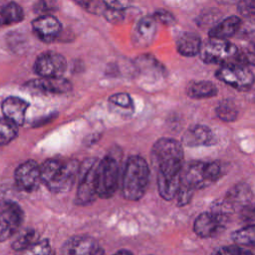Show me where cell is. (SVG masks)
<instances>
[{"label":"cell","mask_w":255,"mask_h":255,"mask_svg":"<svg viewBox=\"0 0 255 255\" xmlns=\"http://www.w3.org/2000/svg\"><path fill=\"white\" fill-rule=\"evenodd\" d=\"M110 103L114 104L115 106L121 107L123 109H131L133 104L130 96L126 93H118L114 94L109 98Z\"/></svg>","instance_id":"30"},{"label":"cell","mask_w":255,"mask_h":255,"mask_svg":"<svg viewBox=\"0 0 255 255\" xmlns=\"http://www.w3.org/2000/svg\"><path fill=\"white\" fill-rule=\"evenodd\" d=\"M240 215L243 221L248 224L255 225V204H248L240 210Z\"/></svg>","instance_id":"35"},{"label":"cell","mask_w":255,"mask_h":255,"mask_svg":"<svg viewBox=\"0 0 255 255\" xmlns=\"http://www.w3.org/2000/svg\"><path fill=\"white\" fill-rule=\"evenodd\" d=\"M80 164L77 160L62 161L47 159L40 165L41 182L53 193L68 191L79 174Z\"/></svg>","instance_id":"2"},{"label":"cell","mask_w":255,"mask_h":255,"mask_svg":"<svg viewBox=\"0 0 255 255\" xmlns=\"http://www.w3.org/2000/svg\"><path fill=\"white\" fill-rule=\"evenodd\" d=\"M114 255H132V253L129 252L128 250H120L117 253H115Z\"/></svg>","instance_id":"38"},{"label":"cell","mask_w":255,"mask_h":255,"mask_svg":"<svg viewBox=\"0 0 255 255\" xmlns=\"http://www.w3.org/2000/svg\"><path fill=\"white\" fill-rule=\"evenodd\" d=\"M79 5H81L83 8L88 10L91 13L94 14H103L106 6L104 2L99 1H79L77 2Z\"/></svg>","instance_id":"34"},{"label":"cell","mask_w":255,"mask_h":255,"mask_svg":"<svg viewBox=\"0 0 255 255\" xmlns=\"http://www.w3.org/2000/svg\"><path fill=\"white\" fill-rule=\"evenodd\" d=\"M216 255H253L250 251L238 245H230L220 248Z\"/></svg>","instance_id":"33"},{"label":"cell","mask_w":255,"mask_h":255,"mask_svg":"<svg viewBox=\"0 0 255 255\" xmlns=\"http://www.w3.org/2000/svg\"><path fill=\"white\" fill-rule=\"evenodd\" d=\"M150 158L156 169L157 177L173 178L180 176L183 149L177 140L168 137L159 138L151 148Z\"/></svg>","instance_id":"1"},{"label":"cell","mask_w":255,"mask_h":255,"mask_svg":"<svg viewBox=\"0 0 255 255\" xmlns=\"http://www.w3.org/2000/svg\"><path fill=\"white\" fill-rule=\"evenodd\" d=\"M39 241V235L33 228H26L18 233L17 237L13 240L11 247L15 251H23Z\"/></svg>","instance_id":"24"},{"label":"cell","mask_w":255,"mask_h":255,"mask_svg":"<svg viewBox=\"0 0 255 255\" xmlns=\"http://www.w3.org/2000/svg\"><path fill=\"white\" fill-rule=\"evenodd\" d=\"M221 174V167L216 161L190 162L180 174V186L192 191L214 183Z\"/></svg>","instance_id":"4"},{"label":"cell","mask_w":255,"mask_h":255,"mask_svg":"<svg viewBox=\"0 0 255 255\" xmlns=\"http://www.w3.org/2000/svg\"><path fill=\"white\" fill-rule=\"evenodd\" d=\"M104 17L111 23L117 24V23H121L124 20V13L123 11H116L113 9H109V8H105L104 12H103Z\"/></svg>","instance_id":"36"},{"label":"cell","mask_w":255,"mask_h":255,"mask_svg":"<svg viewBox=\"0 0 255 255\" xmlns=\"http://www.w3.org/2000/svg\"><path fill=\"white\" fill-rule=\"evenodd\" d=\"M156 22L152 16L141 17L132 33V41L136 47L142 48L149 46L155 37Z\"/></svg>","instance_id":"15"},{"label":"cell","mask_w":255,"mask_h":255,"mask_svg":"<svg viewBox=\"0 0 255 255\" xmlns=\"http://www.w3.org/2000/svg\"><path fill=\"white\" fill-rule=\"evenodd\" d=\"M251 46H252V47H253V48H254V49H255V42H253V43H252V44H251Z\"/></svg>","instance_id":"39"},{"label":"cell","mask_w":255,"mask_h":255,"mask_svg":"<svg viewBox=\"0 0 255 255\" xmlns=\"http://www.w3.org/2000/svg\"><path fill=\"white\" fill-rule=\"evenodd\" d=\"M18 127L4 118H0V145H5L16 138Z\"/></svg>","instance_id":"27"},{"label":"cell","mask_w":255,"mask_h":255,"mask_svg":"<svg viewBox=\"0 0 255 255\" xmlns=\"http://www.w3.org/2000/svg\"><path fill=\"white\" fill-rule=\"evenodd\" d=\"M201 46V38L193 32H184L176 40L177 51L185 57H192L199 54Z\"/></svg>","instance_id":"21"},{"label":"cell","mask_w":255,"mask_h":255,"mask_svg":"<svg viewBox=\"0 0 255 255\" xmlns=\"http://www.w3.org/2000/svg\"><path fill=\"white\" fill-rule=\"evenodd\" d=\"M217 92V87L210 81H195L186 87V95L196 100L215 97Z\"/></svg>","instance_id":"22"},{"label":"cell","mask_w":255,"mask_h":255,"mask_svg":"<svg viewBox=\"0 0 255 255\" xmlns=\"http://www.w3.org/2000/svg\"><path fill=\"white\" fill-rule=\"evenodd\" d=\"M241 19L238 16H229L213 26L208 35L211 39L226 40L235 35L241 27Z\"/></svg>","instance_id":"20"},{"label":"cell","mask_w":255,"mask_h":255,"mask_svg":"<svg viewBox=\"0 0 255 255\" xmlns=\"http://www.w3.org/2000/svg\"><path fill=\"white\" fill-rule=\"evenodd\" d=\"M231 238L235 245L255 247V225L248 224L247 226L235 230L232 232Z\"/></svg>","instance_id":"25"},{"label":"cell","mask_w":255,"mask_h":255,"mask_svg":"<svg viewBox=\"0 0 255 255\" xmlns=\"http://www.w3.org/2000/svg\"><path fill=\"white\" fill-rule=\"evenodd\" d=\"M63 255H105L97 240L88 235H76L69 238L62 247Z\"/></svg>","instance_id":"12"},{"label":"cell","mask_w":255,"mask_h":255,"mask_svg":"<svg viewBox=\"0 0 255 255\" xmlns=\"http://www.w3.org/2000/svg\"><path fill=\"white\" fill-rule=\"evenodd\" d=\"M236 64L245 67L255 66V49L250 45L242 50H239Z\"/></svg>","instance_id":"29"},{"label":"cell","mask_w":255,"mask_h":255,"mask_svg":"<svg viewBox=\"0 0 255 255\" xmlns=\"http://www.w3.org/2000/svg\"><path fill=\"white\" fill-rule=\"evenodd\" d=\"M120 175L119 159L107 154L99 161L97 169V194L101 198L112 197L118 188Z\"/></svg>","instance_id":"5"},{"label":"cell","mask_w":255,"mask_h":255,"mask_svg":"<svg viewBox=\"0 0 255 255\" xmlns=\"http://www.w3.org/2000/svg\"><path fill=\"white\" fill-rule=\"evenodd\" d=\"M214 135L211 129L202 125H194L188 128L182 135V143L189 147H197L212 144Z\"/></svg>","instance_id":"16"},{"label":"cell","mask_w":255,"mask_h":255,"mask_svg":"<svg viewBox=\"0 0 255 255\" xmlns=\"http://www.w3.org/2000/svg\"><path fill=\"white\" fill-rule=\"evenodd\" d=\"M149 180V168L145 159L131 155L127 159L123 173L122 192L127 200H139L145 193Z\"/></svg>","instance_id":"3"},{"label":"cell","mask_w":255,"mask_h":255,"mask_svg":"<svg viewBox=\"0 0 255 255\" xmlns=\"http://www.w3.org/2000/svg\"><path fill=\"white\" fill-rule=\"evenodd\" d=\"M32 29L36 36L46 42H53L61 33V22L52 15H42L32 21Z\"/></svg>","instance_id":"13"},{"label":"cell","mask_w":255,"mask_h":255,"mask_svg":"<svg viewBox=\"0 0 255 255\" xmlns=\"http://www.w3.org/2000/svg\"><path fill=\"white\" fill-rule=\"evenodd\" d=\"M28 107L29 104L18 97H8L1 104L4 119L16 127H21L24 124Z\"/></svg>","instance_id":"14"},{"label":"cell","mask_w":255,"mask_h":255,"mask_svg":"<svg viewBox=\"0 0 255 255\" xmlns=\"http://www.w3.org/2000/svg\"><path fill=\"white\" fill-rule=\"evenodd\" d=\"M104 4L109 9H113L116 11H124L128 8L129 3L126 1H104Z\"/></svg>","instance_id":"37"},{"label":"cell","mask_w":255,"mask_h":255,"mask_svg":"<svg viewBox=\"0 0 255 255\" xmlns=\"http://www.w3.org/2000/svg\"><path fill=\"white\" fill-rule=\"evenodd\" d=\"M66 69V58L62 54L54 51L42 53L38 56L34 64V71L40 78L62 77Z\"/></svg>","instance_id":"10"},{"label":"cell","mask_w":255,"mask_h":255,"mask_svg":"<svg viewBox=\"0 0 255 255\" xmlns=\"http://www.w3.org/2000/svg\"><path fill=\"white\" fill-rule=\"evenodd\" d=\"M27 86L32 89L50 94H65L72 90L71 82L63 77L40 78L34 81H30L27 83Z\"/></svg>","instance_id":"18"},{"label":"cell","mask_w":255,"mask_h":255,"mask_svg":"<svg viewBox=\"0 0 255 255\" xmlns=\"http://www.w3.org/2000/svg\"><path fill=\"white\" fill-rule=\"evenodd\" d=\"M215 76L221 82L238 91L249 90L255 82V76L249 67L238 64L221 66L216 71Z\"/></svg>","instance_id":"9"},{"label":"cell","mask_w":255,"mask_h":255,"mask_svg":"<svg viewBox=\"0 0 255 255\" xmlns=\"http://www.w3.org/2000/svg\"><path fill=\"white\" fill-rule=\"evenodd\" d=\"M98 164L99 160L97 158H88L80 165V181L75 197L77 205H89L97 198Z\"/></svg>","instance_id":"6"},{"label":"cell","mask_w":255,"mask_h":255,"mask_svg":"<svg viewBox=\"0 0 255 255\" xmlns=\"http://www.w3.org/2000/svg\"><path fill=\"white\" fill-rule=\"evenodd\" d=\"M152 18L155 20V22H159L164 25H173L175 22L173 14L164 9H157L153 13Z\"/></svg>","instance_id":"32"},{"label":"cell","mask_w":255,"mask_h":255,"mask_svg":"<svg viewBox=\"0 0 255 255\" xmlns=\"http://www.w3.org/2000/svg\"><path fill=\"white\" fill-rule=\"evenodd\" d=\"M15 182L17 186L26 192H33L38 189L41 182L40 165L33 159L21 163L15 170Z\"/></svg>","instance_id":"11"},{"label":"cell","mask_w":255,"mask_h":255,"mask_svg":"<svg viewBox=\"0 0 255 255\" xmlns=\"http://www.w3.org/2000/svg\"><path fill=\"white\" fill-rule=\"evenodd\" d=\"M238 13L246 18L252 17L255 15V1L251 0H242L237 4Z\"/></svg>","instance_id":"31"},{"label":"cell","mask_w":255,"mask_h":255,"mask_svg":"<svg viewBox=\"0 0 255 255\" xmlns=\"http://www.w3.org/2000/svg\"><path fill=\"white\" fill-rule=\"evenodd\" d=\"M225 225L221 223L213 214L209 211L199 214L193 223L194 232L202 238L212 237L218 234Z\"/></svg>","instance_id":"17"},{"label":"cell","mask_w":255,"mask_h":255,"mask_svg":"<svg viewBox=\"0 0 255 255\" xmlns=\"http://www.w3.org/2000/svg\"><path fill=\"white\" fill-rule=\"evenodd\" d=\"M50 254H51V245L48 239L39 240L32 246L18 253V255H50Z\"/></svg>","instance_id":"28"},{"label":"cell","mask_w":255,"mask_h":255,"mask_svg":"<svg viewBox=\"0 0 255 255\" xmlns=\"http://www.w3.org/2000/svg\"><path fill=\"white\" fill-rule=\"evenodd\" d=\"M239 49L227 40L211 39L201 46L200 59L207 64L221 66L236 64Z\"/></svg>","instance_id":"7"},{"label":"cell","mask_w":255,"mask_h":255,"mask_svg":"<svg viewBox=\"0 0 255 255\" xmlns=\"http://www.w3.org/2000/svg\"><path fill=\"white\" fill-rule=\"evenodd\" d=\"M24 220V211L21 206L10 200L0 202V242L15 235Z\"/></svg>","instance_id":"8"},{"label":"cell","mask_w":255,"mask_h":255,"mask_svg":"<svg viewBox=\"0 0 255 255\" xmlns=\"http://www.w3.org/2000/svg\"><path fill=\"white\" fill-rule=\"evenodd\" d=\"M252 198V191L250 187L245 183H238L231 187L225 197L224 201L233 209L236 210V208H239L240 210L250 204V199Z\"/></svg>","instance_id":"19"},{"label":"cell","mask_w":255,"mask_h":255,"mask_svg":"<svg viewBox=\"0 0 255 255\" xmlns=\"http://www.w3.org/2000/svg\"><path fill=\"white\" fill-rule=\"evenodd\" d=\"M23 19L24 11L19 4L9 2L0 6V27L19 23Z\"/></svg>","instance_id":"23"},{"label":"cell","mask_w":255,"mask_h":255,"mask_svg":"<svg viewBox=\"0 0 255 255\" xmlns=\"http://www.w3.org/2000/svg\"><path fill=\"white\" fill-rule=\"evenodd\" d=\"M216 116L223 122H234L238 117V110L235 104L229 100L221 101L216 109H215Z\"/></svg>","instance_id":"26"}]
</instances>
